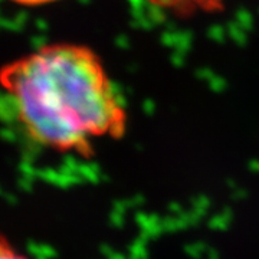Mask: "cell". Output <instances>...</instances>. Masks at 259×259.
I'll return each mask as SVG.
<instances>
[{"label":"cell","mask_w":259,"mask_h":259,"mask_svg":"<svg viewBox=\"0 0 259 259\" xmlns=\"http://www.w3.org/2000/svg\"><path fill=\"white\" fill-rule=\"evenodd\" d=\"M24 132L59 153L91 156L94 142L126 134L127 112L90 48L52 44L0 70Z\"/></svg>","instance_id":"6da1fadb"},{"label":"cell","mask_w":259,"mask_h":259,"mask_svg":"<svg viewBox=\"0 0 259 259\" xmlns=\"http://www.w3.org/2000/svg\"><path fill=\"white\" fill-rule=\"evenodd\" d=\"M0 259H30L16 248L6 236L0 235Z\"/></svg>","instance_id":"3957f363"},{"label":"cell","mask_w":259,"mask_h":259,"mask_svg":"<svg viewBox=\"0 0 259 259\" xmlns=\"http://www.w3.org/2000/svg\"><path fill=\"white\" fill-rule=\"evenodd\" d=\"M18 4H24V6H40V4H46V3H52L55 0H12Z\"/></svg>","instance_id":"277c9868"},{"label":"cell","mask_w":259,"mask_h":259,"mask_svg":"<svg viewBox=\"0 0 259 259\" xmlns=\"http://www.w3.org/2000/svg\"><path fill=\"white\" fill-rule=\"evenodd\" d=\"M154 6L180 16L194 13H213L222 10L224 0H148Z\"/></svg>","instance_id":"7a4b0ae2"}]
</instances>
